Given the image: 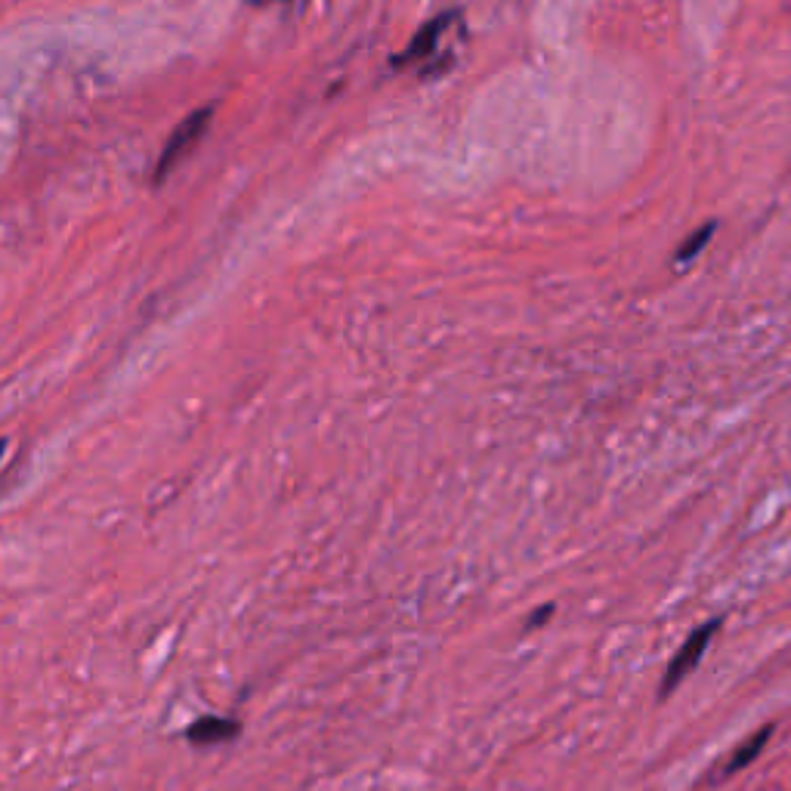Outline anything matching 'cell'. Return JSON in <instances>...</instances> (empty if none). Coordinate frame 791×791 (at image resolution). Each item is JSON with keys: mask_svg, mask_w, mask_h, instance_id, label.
I'll return each mask as SVG.
<instances>
[{"mask_svg": "<svg viewBox=\"0 0 791 791\" xmlns=\"http://www.w3.org/2000/svg\"><path fill=\"white\" fill-rule=\"evenodd\" d=\"M717 631H720V618H711V622H705V625H699L693 634H689L687 643L674 653V658L668 662V668H665L662 687H658L662 696H672L674 689L680 687L689 674L699 668V662H702L705 653H708V646H711V641H715Z\"/></svg>", "mask_w": 791, "mask_h": 791, "instance_id": "6da1fadb", "label": "cell"}, {"mask_svg": "<svg viewBox=\"0 0 791 791\" xmlns=\"http://www.w3.org/2000/svg\"><path fill=\"white\" fill-rule=\"evenodd\" d=\"M210 121H214V108L210 105H205V108H198V112H192L189 118L179 124L177 131L170 134V139H167V146L162 149V155H158V165H155V183H162V179L170 177V170L179 165V162H186V155L201 143V136L208 134Z\"/></svg>", "mask_w": 791, "mask_h": 791, "instance_id": "7a4b0ae2", "label": "cell"}, {"mask_svg": "<svg viewBox=\"0 0 791 791\" xmlns=\"http://www.w3.org/2000/svg\"><path fill=\"white\" fill-rule=\"evenodd\" d=\"M458 22V13L455 10H448V13L436 15V19H430L424 29L415 34V41L405 46V53H399L396 60H393V65L396 69H403V65H415V62H427L430 56H434L436 44H439V38H443V31L448 29V25H455Z\"/></svg>", "mask_w": 791, "mask_h": 791, "instance_id": "3957f363", "label": "cell"}, {"mask_svg": "<svg viewBox=\"0 0 791 791\" xmlns=\"http://www.w3.org/2000/svg\"><path fill=\"white\" fill-rule=\"evenodd\" d=\"M239 724L229 717H201L186 730V736L195 746H220V742H229L232 736H239Z\"/></svg>", "mask_w": 791, "mask_h": 791, "instance_id": "277c9868", "label": "cell"}, {"mask_svg": "<svg viewBox=\"0 0 791 791\" xmlns=\"http://www.w3.org/2000/svg\"><path fill=\"white\" fill-rule=\"evenodd\" d=\"M770 736H773V727H763L761 732H754L748 742H742V746L732 751V758L727 761V767H724V777H732V773H739V770H746L748 763L754 761L758 754L763 751V746L770 742Z\"/></svg>", "mask_w": 791, "mask_h": 791, "instance_id": "5b68a950", "label": "cell"}, {"mask_svg": "<svg viewBox=\"0 0 791 791\" xmlns=\"http://www.w3.org/2000/svg\"><path fill=\"white\" fill-rule=\"evenodd\" d=\"M715 229H717L715 223H708V226H702L699 232H693V236H689V239L684 241L680 248H677V254H674V267H677V269L689 267V263H693L696 257L702 254L705 244L711 241V232H715Z\"/></svg>", "mask_w": 791, "mask_h": 791, "instance_id": "8992f818", "label": "cell"}, {"mask_svg": "<svg viewBox=\"0 0 791 791\" xmlns=\"http://www.w3.org/2000/svg\"><path fill=\"white\" fill-rule=\"evenodd\" d=\"M248 3H254V7H263V3H272V0H248Z\"/></svg>", "mask_w": 791, "mask_h": 791, "instance_id": "52a82bcc", "label": "cell"}, {"mask_svg": "<svg viewBox=\"0 0 791 791\" xmlns=\"http://www.w3.org/2000/svg\"><path fill=\"white\" fill-rule=\"evenodd\" d=\"M0 455H3V443H0Z\"/></svg>", "mask_w": 791, "mask_h": 791, "instance_id": "ba28073f", "label": "cell"}]
</instances>
